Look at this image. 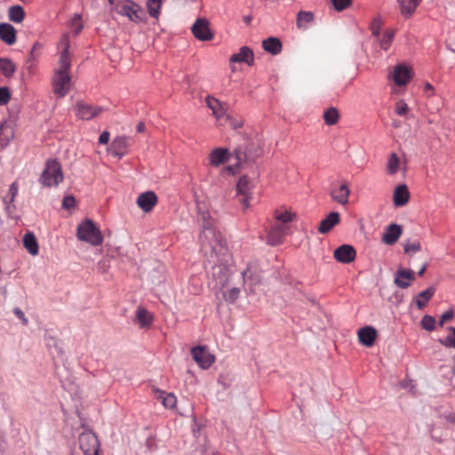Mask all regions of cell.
<instances>
[{"instance_id":"23","label":"cell","mask_w":455,"mask_h":455,"mask_svg":"<svg viewBox=\"0 0 455 455\" xmlns=\"http://www.w3.org/2000/svg\"><path fill=\"white\" fill-rule=\"evenodd\" d=\"M402 227L398 224H390L388 228L386 229L382 240L385 244L392 245L396 244L402 235Z\"/></svg>"},{"instance_id":"25","label":"cell","mask_w":455,"mask_h":455,"mask_svg":"<svg viewBox=\"0 0 455 455\" xmlns=\"http://www.w3.org/2000/svg\"><path fill=\"white\" fill-rule=\"evenodd\" d=\"M22 244L25 249L29 252V254L32 256H37L39 252V245L37 242V237L32 232H28L25 234L22 238Z\"/></svg>"},{"instance_id":"17","label":"cell","mask_w":455,"mask_h":455,"mask_svg":"<svg viewBox=\"0 0 455 455\" xmlns=\"http://www.w3.org/2000/svg\"><path fill=\"white\" fill-rule=\"evenodd\" d=\"M229 61L231 63H245L248 66H252L254 63V53L248 46H243L240 48L238 54H233Z\"/></svg>"},{"instance_id":"50","label":"cell","mask_w":455,"mask_h":455,"mask_svg":"<svg viewBox=\"0 0 455 455\" xmlns=\"http://www.w3.org/2000/svg\"><path fill=\"white\" fill-rule=\"evenodd\" d=\"M440 342L443 343L447 347H454V345H455V329L451 328V335H450V336H447L446 341H440Z\"/></svg>"},{"instance_id":"27","label":"cell","mask_w":455,"mask_h":455,"mask_svg":"<svg viewBox=\"0 0 455 455\" xmlns=\"http://www.w3.org/2000/svg\"><path fill=\"white\" fill-rule=\"evenodd\" d=\"M410 192L406 185L397 187L394 193V203L397 207H404L409 202Z\"/></svg>"},{"instance_id":"16","label":"cell","mask_w":455,"mask_h":455,"mask_svg":"<svg viewBox=\"0 0 455 455\" xmlns=\"http://www.w3.org/2000/svg\"><path fill=\"white\" fill-rule=\"evenodd\" d=\"M128 137H116V139L112 141V145H111V147L109 149L111 151V153L113 156H115V157H124V155L128 152Z\"/></svg>"},{"instance_id":"7","label":"cell","mask_w":455,"mask_h":455,"mask_svg":"<svg viewBox=\"0 0 455 455\" xmlns=\"http://www.w3.org/2000/svg\"><path fill=\"white\" fill-rule=\"evenodd\" d=\"M191 31L199 41H211L214 38V31L212 29L210 21L206 18L198 19L192 26Z\"/></svg>"},{"instance_id":"31","label":"cell","mask_w":455,"mask_h":455,"mask_svg":"<svg viewBox=\"0 0 455 455\" xmlns=\"http://www.w3.org/2000/svg\"><path fill=\"white\" fill-rule=\"evenodd\" d=\"M69 29L71 30V33L74 37H79L81 32L83 31L84 21L82 16L80 14H75L74 16L71 18L70 21L68 22Z\"/></svg>"},{"instance_id":"53","label":"cell","mask_w":455,"mask_h":455,"mask_svg":"<svg viewBox=\"0 0 455 455\" xmlns=\"http://www.w3.org/2000/svg\"><path fill=\"white\" fill-rule=\"evenodd\" d=\"M146 130V126H145V124L143 122H140L139 124H137L136 126V131L140 133H142V132H145Z\"/></svg>"},{"instance_id":"26","label":"cell","mask_w":455,"mask_h":455,"mask_svg":"<svg viewBox=\"0 0 455 455\" xmlns=\"http://www.w3.org/2000/svg\"><path fill=\"white\" fill-rule=\"evenodd\" d=\"M206 103L208 108L211 110L217 119H221L226 114V109L224 108V105L219 100L209 96L206 98Z\"/></svg>"},{"instance_id":"21","label":"cell","mask_w":455,"mask_h":455,"mask_svg":"<svg viewBox=\"0 0 455 455\" xmlns=\"http://www.w3.org/2000/svg\"><path fill=\"white\" fill-rule=\"evenodd\" d=\"M17 33L15 29L9 23L0 24V39L8 46H12L16 42Z\"/></svg>"},{"instance_id":"4","label":"cell","mask_w":455,"mask_h":455,"mask_svg":"<svg viewBox=\"0 0 455 455\" xmlns=\"http://www.w3.org/2000/svg\"><path fill=\"white\" fill-rule=\"evenodd\" d=\"M111 4H115L114 8L120 15L127 17L130 21L135 23H145L147 22L146 12L141 5L132 1H119V2H110Z\"/></svg>"},{"instance_id":"5","label":"cell","mask_w":455,"mask_h":455,"mask_svg":"<svg viewBox=\"0 0 455 455\" xmlns=\"http://www.w3.org/2000/svg\"><path fill=\"white\" fill-rule=\"evenodd\" d=\"M79 446L85 455H102L99 439L93 431L85 430L79 438Z\"/></svg>"},{"instance_id":"1","label":"cell","mask_w":455,"mask_h":455,"mask_svg":"<svg viewBox=\"0 0 455 455\" xmlns=\"http://www.w3.org/2000/svg\"><path fill=\"white\" fill-rule=\"evenodd\" d=\"M59 66L54 71L52 79V87L54 96L59 99L70 93L71 88V39L69 34L62 35L58 45Z\"/></svg>"},{"instance_id":"24","label":"cell","mask_w":455,"mask_h":455,"mask_svg":"<svg viewBox=\"0 0 455 455\" xmlns=\"http://www.w3.org/2000/svg\"><path fill=\"white\" fill-rule=\"evenodd\" d=\"M230 153L228 149L225 148H218L214 149L209 155V160L212 166H220L225 164L229 159Z\"/></svg>"},{"instance_id":"20","label":"cell","mask_w":455,"mask_h":455,"mask_svg":"<svg viewBox=\"0 0 455 455\" xmlns=\"http://www.w3.org/2000/svg\"><path fill=\"white\" fill-rule=\"evenodd\" d=\"M341 222V217L338 213L332 212L325 219L320 223L319 230L322 234H327L331 231L334 228L336 227Z\"/></svg>"},{"instance_id":"12","label":"cell","mask_w":455,"mask_h":455,"mask_svg":"<svg viewBox=\"0 0 455 455\" xmlns=\"http://www.w3.org/2000/svg\"><path fill=\"white\" fill-rule=\"evenodd\" d=\"M356 257V249L350 244H342L335 251V258L341 263H351Z\"/></svg>"},{"instance_id":"51","label":"cell","mask_w":455,"mask_h":455,"mask_svg":"<svg viewBox=\"0 0 455 455\" xmlns=\"http://www.w3.org/2000/svg\"><path fill=\"white\" fill-rule=\"evenodd\" d=\"M421 249V246L419 244H405V251H406L407 253L409 252H418L419 250Z\"/></svg>"},{"instance_id":"19","label":"cell","mask_w":455,"mask_h":455,"mask_svg":"<svg viewBox=\"0 0 455 455\" xmlns=\"http://www.w3.org/2000/svg\"><path fill=\"white\" fill-rule=\"evenodd\" d=\"M358 339L360 342L364 345V346H372L375 343L377 340V331L375 328L372 327H362L358 331Z\"/></svg>"},{"instance_id":"37","label":"cell","mask_w":455,"mask_h":455,"mask_svg":"<svg viewBox=\"0 0 455 455\" xmlns=\"http://www.w3.org/2000/svg\"><path fill=\"white\" fill-rule=\"evenodd\" d=\"M314 21V14L311 12L301 11L297 15V26L299 29L309 27Z\"/></svg>"},{"instance_id":"11","label":"cell","mask_w":455,"mask_h":455,"mask_svg":"<svg viewBox=\"0 0 455 455\" xmlns=\"http://www.w3.org/2000/svg\"><path fill=\"white\" fill-rule=\"evenodd\" d=\"M14 137V122L13 120L5 119L0 124V147L4 149L7 147Z\"/></svg>"},{"instance_id":"38","label":"cell","mask_w":455,"mask_h":455,"mask_svg":"<svg viewBox=\"0 0 455 455\" xmlns=\"http://www.w3.org/2000/svg\"><path fill=\"white\" fill-rule=\"evenodd\" d=\"M162 1H156V0H149L147 2V12L149 14V16L158 19L161 13Z\"/></svg>"},{"instance_id":"54","label":"cell","mask_w":455,"mask_h":455,"mask_svg":"<svg viewBox=\"0 0 455 455\" xmlns=\"http://www.w3.org/2000/svg\"><path fill=\"white\" fill-rule=\"evenodd\" d=\"M244 22H246V23H248L249 24V23L251 22V20H252V16H245L244 18Z\"/></svg>"},{"instance_id":"30","label":"cell","mask_w":455,"mask_h":455,"mask_svg":"<svg viewBox=\"0 0 455 455\" xmlns=\"http://www.w3.org/2000/svg\"><path fill=\"white\" fill-rule=\"evenodd\" d=\"M16 66L8 58H0V75L5 79H11L15 73Z\"/></svg>"},{"instance_id":"6","label":"cell","mask_w":455,"mask_h":455,"mask_svg":"<svg viewBox=\"0 0 455 455\" xmlns=\"http://www.w3.org/2000/svg\"><path fill=\"white\" fill-rule=\"evenodd\" d=\"M191 356L196 364L203 370H208L216 361V356L212 354L208 347L203 345H198L192 347Z\"/></svg>"},{"instance_id":"43","label":"cell","mask_w":455,"mask_h":455,"mask_svg":"<svg viewBox=\"0 0 455 455\" xmlns=\"http://www.w3.org/2000/svg\"><path fill=\"white\" fill-rule=\"evenodd\" d=\"M382 26H383V21H382L381 17L376 16L372 20V22H371V24H370V29H371L372 33L377 37V36H379L380 33H381Z\"/></svg>"},{"instance_id":"36","label":"cell","mask_w":455,"mask_h":455,"mask_svg":"<svg viewBox=\"0 0 455 455\" xmlns=\"http://www.w3.org/2000/svg\"><path fill=\"white\" fill-rule=\"evenodd\" d=\"M434 287H431L428 290H425L424 292H422V294H420L417 297V306H418L420 310H424L425 307L428 305L429 302L431 301V299L433 298L435 294Z\"/></svg>"},{"instance_id":"29","label":"cell","mask_w":455,"mask_h":455,"mask_svg":"<svg viewBox=\"0 0 455 455\" xmlns=\"http://www.w3.org/2000/svg\"><path fill=\"white\" fill-rule=\"evenodd\" d=\"M262 47L269 54L277 55L281 53L282 43L277 37H269L262 42Z\"/></svg>"},{"instance_id":"10","label":"cell","mask_w":455,"mask_h":455,"mask_svg":"<svg viewBox=\"0 0 455 455\" xmlns=\"http://www.w3.org/2000/svg\"><path fill=\"white\" fill-rule=\"evenodd\" d=\"M414 77L413 69L407 64H399L394 71V81L398 87H406L412 81Z\"/></svg>"},{"instance_id":"46","label":"cell","mask_w":455,"mask_h":455,"mask_svg":"<svg viewBox=\"0 0 455 455\" xmlns=\"http://www.w3.org/2000/svg\"><path fill=\"white\" fill-rule=\"evenodd\" d=\"M352 3H353L352 1H348V0H336V1H333V5L336 11L342 12L344 10L348 8L351 5Z\"/></svg>"},{"instance_id":"34","label":"cell","mask_w":455,"mask_h":455,"mask_svg":"<svg viewBox=\"0 0 455 455\" xmlns=\"http://www.w3.org/2000/svg\"><path fill=\"white\" fill-rule=\"evenodd\" d=\"M274 218L277 222L285 224H291L295 219V215L288 209H278L274 215Z\"/></svg>"},{"instance_id":"13","label":"cell","mask_w":455,"mask_h":455,"mask_svg":"<svg viewBox=\"0 0 455 455\" xmlns=\"http://www.w3.org/2000/svg\"><path fill=\"white\" fill-rule=\"evenodd\" d=\"M157 196L153 191H147L140 195L137 199V205L145 213L152 211L154 207L157 206Z\"/></svg>"},{"instance_id":"41","label":"cell","mask_w":455,"mask_h":455,"mask_svg":"<svg viewBox=\"0 0 455 455\" xmlns=\"http://www.w3.org/2000/svg\"><path fill=\"white\" fill-rule=\"evenodd\" d=\"M62 207L64 210L71 211L77 207V199L72 195H68L62 199Z\"/></svg>"},{"instance_id":"3","label":"cell","mask_w":455,"mask_h":455,"mask_svg":"<svg viewBox=\"0 0 455 455\" xmlns=\"http://www.w3.org/2000/svg\"><path fill=\"white\" fill-rule=\"evenodd\" d=\"M77 237L80 241L94 246H99L104 243L103 233L92 220H85L79 224L77 228Z\"/></svg>"},{"instance_id":"22","label":"cell","mask_w":455,"mask_h":455,"mask_svg":"<svg viewBox=\"0 0 455 455\" xmlns=\"http://www.w3.org/2000/svg\"><path fill=\"white\" fill-rule=\"evenodd\" d=\"M18 191H19V185H18V182H14L12 183V185L9 188L8 192L7 194L5 195L4 199V207H5V209L6 211L8 213V215L10 216H13L12 213L15 211V207H14V201L17 198V195H18Z\"/></svg>"},{"instance_id":"45","label":"cell","mask_w":455,"mask_h":455,"mask_svg":"<svg viewBox=\"0 0 455 455\" xmlns=\"http://www.w3.org/2000/svg\"><path fill=\"white\" fill-rule=\"evenodd\" d=\"M422 327L426 331H434L435 328H436V320L433 317L427 315L422 320Z\"/></svg>"},{"instance_id":"33","label":"cell","mask_w":455,"mask_h":455,"mask_svg":"<svg viewBox=\"0 0 455 455\" xmlns=\"http://www.w3.org/2000/svg\"><path fill=\"white\" fill-rule=\"evenodd\" d=\"M400 4V10H401L402 14L405 18H410L413 16L414 12L418 7L420 2L415 1V0H401L399 1Z\"/></svg>"},{"instance_id":"55","label":"cell","mask_w":455,"mask_h":455,"mask_svg":"<svg viewBox=\"0 0 455 455\" xmlns=\"http://www.w3.org/2000/svg\"><path fill=\"white\" fill-rule=\"evenodd\" d=\"M0 272H1V267H0Z\"/></svg>"},{"instance_id":"9","label":"cell","mask_w":455,"mask_h":455,"mask_svg":"<svg viewBox=\"0 0 455 455\" xmlns=\"http://www.w3.org/2000/svg\"><path fill=\"white\" fill-rule=\"evenodd\" d=\"M288 224H282L275 220V223L269 225L267 229V240L269 244H277L281 243L286 235V226Z\"/></svg>"},{"instance_id":"42","label":"cell","mask_w":455,"mask_h":455,"mask_svg":"<svg viewBox=\"0 0 455 455\" xmlns=\"http://www.w3.org/2000/svg\"><path fill=\"white\" fill-rule=\"evenodd\" d=\"M398 168H399V158L396 154H392L389 157L388 166H387L388 173L390 174H396Z\"/></svg>"},{"instance_id":"28","label":"cell","mask_w":455,"mask_h":455,"mask_svg":"<svg viewBox=\"0 0 455 455\" xmlns=\"http://www.w3.org/2000/svg\"><path fill=\"white\" fill-rule=\"evenodd\" d=\"M136 320L141 328H149L153 324L154 316L150 311L141 308L137 311Z\"/></svg>"},{"instance_id":"32","label":"cell","mask_w":455,"mask_h":455,"mask_svg":"<svg viewBox=\"0 0 455 455\" xmlns=\"http://www.w3.org/2000/svg\"><path fill=\"white\" fill-rule=\"evenodd\" d=\"M332 197L334 198L336 201L339 202L340 204H342V205L347 204V201H348V198H349V189H348V187L346 184L340 185L338 188H336L333 191Z\"/></svg>"},{"instance_id":"39","label":"cell","mask_w":455,"mask_h":455,"mask_svg":"<svg viewBox=\"0 0 455 455\" xmlns=\"http://www.w3.org/2000/svg\"><path fill=\"white\" fill-rule=\"evenodd\" d=\"M324 119L326 124L328 125H334L338 123L340 120V113L338 110L336 108H329L324 114Z\"/></svg>"},{"instance_id":"48","label":"cell","mask_w":455,"mask_h":455,"mask_svg":"<svg viewBox=\"0 0 455 455\" xmlns=\"http://www.w3.org/2000/svg\"><path fill=\"white\" fill-rule=\"evenodd\" d=\"M12 312H13V314L16 316L17 319H19V320L21 321L22 325H24V326L28 325V323H29V320H28V319L26 318V316H25L24 312H23V311H21V310H20L19 308H15V309H13Z\"/></svg>"},{"instance_id":"49","label":"cell","mask_w":455,"mask_h":455,"mask_svg":"<svg viewBox=\"0 0 455 455\" xmlns=\"http://www.w3.org/2000/svg\"><path fill=\"white\" fill-rule=\"evenodd\" d=\"M454 317H455V312H454L453 310L447 311L445 314L442 315V317H441V319H440L439 325H440L441 327H443L444 325L447 323V322L451 321L452 319H454Z\"/></svg>"},{"instance_id":"2","label":"cell","mask_w":455,"mask_h":455,"mask_svg":"<svg viewBox=\"0 0 455 455\" xmlns=\"http://www.w3.org/2000/svg\"><path fill=\"white\" fill-rule=\"evenodd\" d=\"M64 181V174L61 163L56 158L48 159L42 172L39 182L46 188L58 187Z\"/></svg>"},{"instance_id":"8","label":"cell","mask_w":455,"mask_h":455,"mask_svg":"<svg viewBox=\"0 0 455 455\" xmlns=\"http://www.w3.org/2000/svg\"><path fill=\"white\" fill-rule=\"evenodd\" d=\"M104 109L87 104L83 101L77 103L74 106L75 115L79 119L91 120L96 118L103 112Z\"/></svg>"},{"instance_id":"15","label":"cell","mask_w":455,"mask_h":455,"mask_svg":"<svg viewBox=\"0 0 455 455\" xmlns=\"http://www.w3.org/2000/svg\"><path fill=\"white\" fill-rule=\"evenodd\" d=\"M415 280V274L412 269H400L397 272V276L395 278V284L399 288L407 289L413 285Z\"/></svg>"},{"instance_id":"14","label":"cell","mask_w":455,"mask_h":455,"mask_svg":"<svg viewBox=\"0 0 455 455\" xmlns=\"http://www.w3.org/2000/svg\"><path fill=\"white\" fill-rule=\"evenodd\" d=\"M251 181L248 176L243 175L240 177L236 183V192L237 195L242 198L244 207H248L249 202L251 199Z\"/></svg>"},{"instance_id":"18","label":"cell","mask_w":455,"mask_h":455,"mask_svg":"<svg viewBox=\"0 0 455 455\" xmlns=\"http://www.w3.org/2000/svg\"><path fill=\"white\" fill-rule=\"evenodd\" d=\"M153 393L157 400L161 403L162 406L166 409L173 410L176 407L177 398L174 394L157 389H153Z\"/></svg>"},{"instance_id":"35","label":"cell","mask_w":455,"mask_h":455,"mask_svg":"<svg viewBox=\"0 0 455 455\" xmlns=\"http://www.w3.org/2000/svg\"><path fill=\"white\" fill-rule=\"evenodd\" d=\"M9 19L14 23H21L24 21L26 13L21 5H13L8 11Z\"/></svg>"},{"instance_id":"40","label":"cell","mask_w":455,"mask_h":455,"mask_svg":"<svg viewBox=\"0 0 455 455\" xmlns=\"http://www.w3.org/2000/svg\"><path fill=\"white\" fill-rule=\"evenodd\" d=\"M396 32H397V30L395 29H388L385 31L381 41V46L382 49H389V46H391V44L393 42Z\"/></svg>"},{"instance_id":"47","label":"cell","mask_w":455,"mask_h":455,"mask_svg":"<svg viewBox=\"0 0 455 455\" xmlns=\"http://www.w3.org/2000/svg\"><path fill=\"white\" fill-rule=\"evenodd\" d=\"M396 111H397V113L398 115H400V116H405V115H407V114H408L409 108H408L407 104H406L405 102L401 101V102L397 103Z\"/></svg>"},{"instance_id":"44","label":"cell","mask_w":455,"mask_h":455,"mask_svg":"<svg viewBox=\"0 0 455 455\" xmlns=\"http://www.w3.org/2000/svg\"><path fill=\"white\" fill-rule=\"evenodd\" d=\"M12 98V93L8 87H0V106H5Z\"/></svg>"},{"instance_id":"52","label":"cell","mask_w":455,"mask_h":455,"mask_svg":"<svg viewBox=\"0 0 455 455\" xmlns=\"http://www.w3.org/2000/svg\"><path fill=\"white\" fill-rule=\"evenodd\" d=\"M110 135L111 134H110V132L108 131H105V132H103L99 138L100 143L104 145L108 144L109 141H110Z\"/></svg>"}]
</instances>
